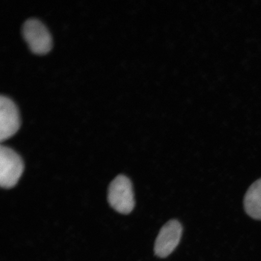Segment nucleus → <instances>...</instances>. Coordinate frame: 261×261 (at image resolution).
Wrapping results in <instances>:
<instances>
[{"mask_svg": "<svg viewBox=\"0 0 261 261\" xmlns=\"http://www.w3.org/2000/svg\"><path fill=\"white\" fill-rule=\"evenodd\" d=\"M182 232L181 224L171 220L160 230L154 245V253L160 258H165L174 252L180 241Z\"/></svg>", "mask_w": 261, "mask_h": 261, "instance_id": "nucleus-4", "label": "nucleus"}, {"mask_svg": "<svg viewBox=\"0 0 261 261\" xmlns=\"http://www.w3.org/2000/svg\"><path fill=\"white\" fill-rule=\"evenodd\" d=\"M22 34L34 53L41 55L50 51L52 47L50 33L39 19H28L22 24Z\"/></svg>", "mask_w": 261, "mask_h": 261, "instance_id": "nucleus-3", "label": "nucleus"}, {"mask_svg": "<svg viewBox=\"0 0 261 261\" xmlns=\"http://www.w3.org/2000/svg\"><path fill=\"white\" fill-rule=\"evenodd\" d=\"M24 171V163L21 156L11 148L0 147V185L9 189L17 184Z\"/></svg>", "mask_w": 261, "mask_h": 261, "instance_id": "nucleus-2", "label": "nucleus"}, {"mask_svg": "<svg viewBox=\"0 0 261 261\" xmlns=\"http://www.w3.org/2000/svg\"><path fill=\"white\" fill-rule=\"evenodd\" d=\"M20 119L17 107L8 96H0V140L4 141L17 132Z\"/></svg>", "mask_w": 261, "mask_h": 261, "instance_id": "nucleus-5", "label": "nucleus"}, {"mask_svg": "<svg viewBox=\"0 0 261 261\" xmlns=\"http://www.w3.org/2000/svg\"><path fill=\"white\" fill-rule=\"evenodd\" d=\"M108 197L111 206L119 213L128 214L135 207V195L132 181L125 175L117 176L112 182Z\"/></svg>", "mask_w": 261, "mask_h": 261, "instance_id": "nucleus-1", "label": "nucleus"}, {"mask_svg": "<svg viewBox=\"0 0 261 261\" xmlns=\"http://www.w3.org/2000/svg\"><path fill=\"white\" fill-rule=\"evenodd\" d=\"M244 206L249 216L261 220V178L254 181L248 189L244 199Z\"/></svg>", "mask_w": 261, "mask_h": 261, "instance_id": "nucleus-6", "label": "nucleus"}]
</instances>
